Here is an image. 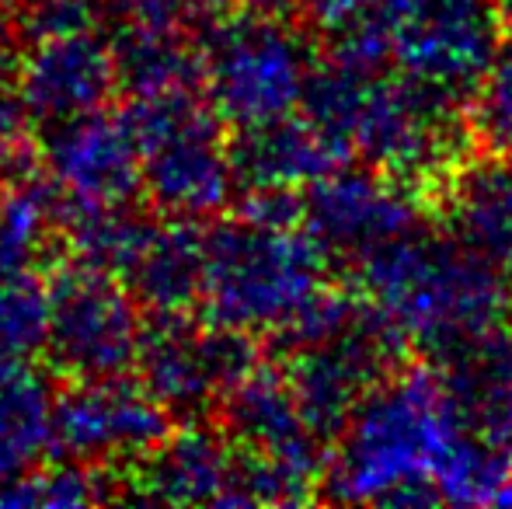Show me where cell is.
Masks as SVG:
<instances>
[{
    "mask_svg": "<svg viewBox=\"0 0 512 509\" xmlns=\"http://www.w3.org/2000/svg\"><path fill=\"white\" fill-rule=\"evenodd\" d=\"M464 109L398 67H359L331 56L314 63L300 105L349 161L359 157L432 196L467 161Z\"/></svg>",
    "mask_w": 512,
    "mask_h": 509,
    "instance_id": "6da1fadb",
    "label": "cell"
},
{
    "mask_svg": "<svg viewBox=\"0 0 512 509\" xmlns=\"http://www.w3.org/2000/svg\"><path fill=\"white\" fill-rule=\"evenodd\" d=\"M464 433L436 367L411 363L373 387L331 443L321 496L352 506H436Z\"/></svg>",
    "mask_w": 512,
    "mask_h": 509,
    "instance_id": "7a4b0ae2",
    "label": "cell"
},
{
    "mask_svg": "<svg viewBox=\"0 0 512 509\" xmlns=\"http://www.w3.org/2000/svg\"><path fill=\"white\" fill-rule=\"evenodd\" d=\"M356 293L429 360L506 325V269L429 227L352 265Z\"/></svg>",
    "mask_w": 512,
    "mask_h": 509,
    "instance_id": "3957f363",
    "label": "cell"
},
{
    "mask_svg": "<svg viewBox=\"0 0 512 509\" xmlns=\"http://www.w3.org/2000/svg\"><path fill=\"white\" fill-rule=\"evenodd\" d=\"M331 286V258L307 227L223 220L203 241L199 318L244 335L279 339Z\"/></svg>",
    "mask_w": 512,
    "mask_h": 509,
    "instance_id": "277c9868",
    "label": "cell"
},
{
    "mask_svg": "<svg viewBox=\"0 0 512 509\" xmlns=\"http://www.w3.org/2000/svg\"><path fill=\"white\" fill-rule=\"evenodd\" d=\"M129 126L140 143L143 199L161 217L206 220L237 192L227 123L203 88L129 98Z\"/></svg>",
    "mask_w": 512,
    "mask_h": 509,
    "instance_id": "5b68a950",
    "label": "cell"
},
{
    "mask_svg": "<svg viewBox=\"0 0 512 509\" xmlns=\"http://www.w3.org/2000/svg\"><path fill=\"white\" fill-rule=\"evenodd\" d=\"M203 91L227 129L300 112L314 60L307 35L286 14L227 11L199 42Z\"/></svg>",
    "mask_w": 512,
    "mask_h": 509,
    "instance_id": "8992f818",
    "label": "cell"
},
{
    "mask_svg": "<svg viewBox=\"0 0 512 509\" xmlns=\"http://www.w3.org/2000/svg\"><path fill=\"white\" fill-rule=\"evenodd\" d=\"M49 342L46 360L67 381L133 377L147 318L119 276L84 262H63L49 272Z\"/></svg>",
    "mask_w": 512,
    "mask_h": 509,
    "instance_id": "52a82bcc",
    "label": "cell"
},
{
    "mask_svg": "<svg viewBox=\"0 0 512 509\" xmlns=\"http://www.w3.org/2000/svg\"><path fill=\"white\" fill-rule=\"evenodd\" d=\"M506 46L499 0H391V67L474 105Z\"/></svg>",
    "mask_w": 512,
    "mask_h": 509,
    "instance_id": "ba28073f",
    "label": "cell"
},
{
    "mask_svg": "<svg viewBox=\"0 0 512 509\" xmlns=\"http://www.w3.org/2000/svg\"><path fill=\"white\" fill-rule=\"evenodd\" d=\"M255 342L192 314H150L136 377L175 419H203L258 367Z\"/></svg>",
    "mask_w": 512,
    "mask_h": 509,
    "instance_id": "9c48e42d",
    "label": "cell"
},
{
    "mask_svg": "<svg viewBox=\"0 0 512 509\" xmlns=\"http://www.w3.org/2000/svg\"><path fill=\"white\" fill-rule=\"evenodd\" d=\"M304 227L331 262L352 269L380 248L422 231V192L370 164H338L304 189Z\"/></svg>",
    "mask_w": 512,
    "mask_h": 509,
    "instance_id": "30bf717a",
    "label": "cell"
},
{
    "mask_svg": "<svg viewBox=\"0 0 512 509\" xmlns=\"http://www.w3.org/2000/svg\"><path fill=\"white\" fill-rule=\"evenodd\" d=\"M175 429V415L133 377L70 381L53 401L49 457L129 468Z\"/></svg>",
    "mask_w": 512,
    "mask_h": 509,
    "instance_id": "8fae6325",
    "label": "cell"
},
{
    "mask_svg": "<svg viewBox=\"0 0 512 509\" xmlns=\"http://www.w3.org/2000/svg\"><path fill=\"white\" fill-rule=\"evenodd\" d=\"M39 168L67 206L122 210L143 199L140 143L126 112L98 109L46 129Z\"/></svg>",
    "mask_w": 512,
    "mask_h": 509,
    "instance_id": "7c38bea8",
    "label": "cell"
},
{
    "mask_svg": "<svg viewBox=\"0 0 512 509\" xmlns=\"http://www.w3.org/2000/svg\"><path fill=\"white\" fill-rule=\"evenodd\" d=\"M14 81L35 126H56L108 109L119 91L112 39L98 35L95 28L28 39Z\"/></svg>",
    "mask_w": 512,
    "mask_h": 509,
    "instance_id": "4fadbf2b",
    "label": "cell"
},
{
    "mask_svg": "<svg viewBox=\"0 0 512 509\" xmlns=\"http://www.w3.org/2000/svg\"><path fill=\"white\" fill-rule=\"evenodd\" d=\"M216 422L234 447L251 450V454L272 461L276 468L290 471L300 482L321 489L328 443L307 422L283 367L258 363L216 405Z\"/></svg>",
    "mask_w": 512,
    "mask_h": 509,
    "instance_id": "5bb4252c",
    "label": "cell"
},
{
    "mask_svg": "<svg viewBox=\"0 0 512 509\" xmlns=\"http://www.w3.org/2000/svg\"><path fill=\"white\" fill-rule=\"evenodd\" d=\"M234 468V443L220 426L189 419L126 468L122 499L168 506H220Z\"/></svg>",
    "mask_w": 512,
    "mask_h": 509,
    "instance_id": "9a60e30c",
    "label": "cell"
},
{
    "mask_svg": "<svg viewBox=\"0 0 512 509\" xmlns=\"http://www.w3.org/2000/svg\"><path fill=\"white\" fill-rule=\"evenodd\" d=\"M230 164L237 192L244 189H307L317 178L349 164L345 150L321 133L304 112L230 133Z\"/></svg>",
    "mask_w": 512,
    "mask_h": 509,
    "instance_id": "2e32d148",
    "label": "cell"
},
{
    "mask_svg": "<svg viewBox=\"0 0 512 509\" xmlns=\"http://www.w3.org/2000/svg\"><path fill=\"white\" fill-rule=\"evenodd\" d=\"M460 426L512 443V328H495L432 360Z\"/></svg>",
    "mask_w": 512,
    "mask_h": 509,
    "instance_id": "e0dca14e",
    "label": "cell"
},
{
    "mask_svg": "<svg viewBox=\"0 0 512 509\" xmlns=\"http://www.w3.org/2000/svg\"><path fill=\"white\" fill-rule=\"evenodd\" d=\"M446 231L506 269L512 258V157L488 154L457 164L439 185Z\"/></svg>",
    "mask_w": 512,
    "mask_h": 509,
    "instance_id": "ac0fdd59",
    "label": "cell"
},
{
    "mask_svg": "<svg viewBox=\"0 0 512 509\" xmlns=\"http://www.w3.org/2000/svg\"><path fill=\"white\" fill-rule=\"evenodd\" d=\"M203 241L196 220L164 217L154 220L140 252L122 272L147 314H192L203 293Z\"/></svg>",
    "mask_w": 512,
    "mask_h": 509,
    "instance_id": "d6986e66",
    "label": "cell"
},
{
    "mask_svg": "<svg viewBox=\"0 0 512 509\" xmlns=\"http://www.w3.org/2000/svg\"><path fill=\"white\" fill-rule=\"evenodd\" d=\"M53 384L35 360L0 356V489L49 457Z\"/></svg>",
    "mask_w": 512,
    "mask_h": 509,
    "instance_id": "ffe728a7",
    "label": "cell"
},
{
    "mask_svg": "<svg viewBox=\"0 0 512 509\" xmlns=\"http://www.w3.org/2000/svg\"><path fill=\"white\" fill-rule=\"evenodd\" d=\"M56 241H63V224L53 185L28 175L0 182V272H49Z\"/></svg>",
    "mask_w": 512,
    "mask_h": 509,
    "instance_id": "44dd1931",
    "label": "cell"
},
{
    "mask_svg": "<svg viewBox=\"0 0 512 509\" xmlns=\"http://www.w3.org/2000/svg\"><path fill=\"white\" fill-rule=\"evenodd\" d=\"M331 60L391 67V0H300Z\"/></svg>",
    "mask_w": 512,
    "mask_h": 509,
    "instance_id": "7402d4cb",
    "label": "cell"
},
{
    "mask_svg": "<svg viewBox=\"0 0 512 509\" xmlns=\"http://www.w3.org/2000/svg\"><path fill=\"white\" fill-rule=\"evenodd\" d=\"M108 482V468H91L67 457H46L14 478L7 489H0V506L7 509H67V506H91L105 499H119V492Z\"/></svg>",
    "mask_w": 512,
    "mask_h": 509,
    "instance_id": "603a6c76",
    "label": "cell"
},
{
    "mask_svg": "<svg viewBox=\"0 0 512 509\" xmlns=\"http://www.w3.org/2000/svg\"><path fill=\"white\" fill-rule=\"evenodd\" d=\"M49 272H0V356L35 360L49 342Z\"/></svg>",
    "mask_w": 512,
    "mask_h": 509,
    "instance_id": "cb8c5ba5",
    "label": "cell"
},
{
    "mask_svg": "<svg viewBox=\"0 0 512 509\" xmlns=\"http://www.w3.org/2000/svg\"><path fill=\"white\" fill-rule=\"evenodd\" d=\"M91 4L98 18L115 21V28L136 25L189 42H203L209 28L234 7L230 0H91Z\"/></svg>",
    "mask_w": 512,
    "mask_h": 509,
    "instance_id": "d4e9b609",
    "label": "cell"
},
{
    "mask_svg": "<svg viewBox=\"0 0 512 509\" xmlns=\"http://www.w3.org/2000/svg\"><path fill=\"white\" fill-rule=\"evenodd\" d=\"M474 133L495 154L512 157V46H502L492 74L474 98Z\"/></svg>",
    "mask_w": 512,
    "mask_h": 509,
    "instance_id": "484cf974",
    "label": "cell"
},
{
    "mask_svg": "<svg viewBox=\"0 0 512 509\" xmlns=\"http://www.w3.org/2000/svg\"><path fill=\"white\" fill-rule=\"evenodd\" d=\"M234 7L244 11H265V14H290L293 7H300V0H230Z\"/></svg>",
    "mask_w": 512,
    "mask_h": 509,
    "instance_id": "4316f807",
    "label": "cell"
},
{
    "mask_svg": "<svg viewBox=\"0 0 512 509\" xmlns=\"http://www.w3.org/2000/svg\"><path fill=\"white\" fill-rule=\"evenodd\" d=\"M499 18L502 32H506V46H512V0H499Z\"/></svg>",
    "mask_w": 512,
    "mask_h": 509,
    "instance_id": "83f0119b",
    "label": "cell"
},
{
    "mask_svg": "<svg viewBox=\"0 0 512 509\" xmlns=\"http://www.w3.org/2000/svg\"><path fill=\"white\" fill-rule=\"evenodd\" d=\"M506 276L512 279V258H509V262H506Z\"/></svg>",
    "mask_w": 512,
    "mask_h": 509,
    "instance_id": "f1b7e54d",
    "label": "cell"
}]
</instances>
